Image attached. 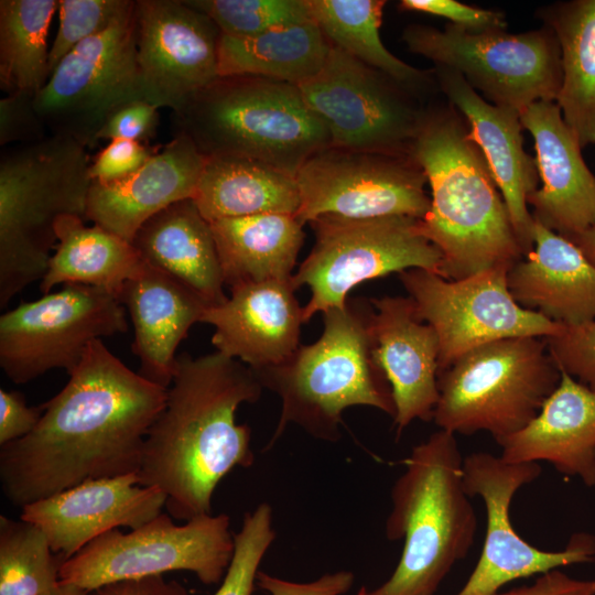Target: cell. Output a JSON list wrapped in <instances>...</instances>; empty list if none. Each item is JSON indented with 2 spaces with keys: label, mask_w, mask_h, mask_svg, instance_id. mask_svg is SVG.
<instances>
[{
  "label": "cell",
  "mask_w": 595,
  "mask_h": 595,
  "mask_svg": "<svg viewBox=\"0 0 595 595\" xmlns=\"http://www.w3.org/2000/svg\"><path fill=\"white\" fill-rule=\"evenodd\" d=\"M68 376L41 404L35 429L0 446L1 490L20 508L90 479L138 474L166 402L167 388L132 371L101 339Z\"/></svg>",
  "instance_id": "obj_1"
},
{
  "label": "cell",
  "mask_w": 595,
  "mask_h": 595,
  "mask_svg": "<svg viewBox=\"0 0 595 595\" xmlns=\"http://www.w3.org/2000/svg\"><path fill=\"white\" fill-rule=\"evenodd\" d=\"M263 387L240 360L221 353L176 357L166 402L145 439L140 485L161 489L173 519L212 513L219 482L253 464L251 430L238 424L240 404L255 403Z\"/></svg>",
  "instance_id": "obj_2"
},
{
  "label": "cell",
  "mask_w": 595,
  "mask_h": 595,
  "mask_svg": "<svg viewBox=\"0 0 595 595\" xmlns=\"http://www.w3.org/2000/svg\"><path fill=\"white\" fill-rule=\"evenodd\" d=\"M468 133L451 102L429 104L412 148L431 188L421 229L441 251L447 280L511 268L523 258L488 163Z\"/></svg>",
  "instance_id": "obj_3"
},
{
  "label": "cell",
  "mask_w": 595,
  "mask_h": 595,
  "mask_svg": "<svg viewBox=\"0 0 595 595\" xmlns=\"http://www.w3.org/2000/svg\"><path fill=\"white\" fill-rule=\"evenodd\" d=\"M372 313L370 300L348 299L322 313L316 342L300 345L278 365L251 369L263 389L281 399V415L266 451L292 423L315 439L338 441L349 407H372L394 416L391 387L372 355Z\"/></svg>",
  "instance_id": "obj_4"
},
{
  "label": "cell",
  "mask_w": 595,
  "mask_h": 595,
  "mask_svg": "<svg viewBox=\"0 0 595 595\" xmlns=\"http://www.w3.org/2000/svg\"><path fill=\"white\" fill-rule=\"evenodd\" d=\"M455 434L439 430L414 446L391 489L386 538L404 540L392 575L357 595H433L474 543L477 517L463 482Z\"/></svg>",
  "instance_id": "obj_5"
},
{
  "label": "cell",
  "mask_w": 595,
  "mask_h": 595,
  "mask_svg": "<svg viewBox=\"0 0 595 595\" xmlns=\"http://www.w3.org/2000/svg\"><path fill=\"white\" fill-rule=\"evenodd\" d=\"M87 148L45 139L6 149L0 159V307L42 280L67 215L85 218L91 180ZM86 219V218H85Z\"/></svg>",
  "instance_id": "obj_6"
},
{
  "label": "cell",
  "mask_w": 595,
  "mask_h": 595,
  "mask_svg": "<svg viewBox=\"0 0 595 595\" xmlns=\"http://www.w3.org/2000/svg\"><path fill=\"white\" fill-rule=\"evenodd\" d=\"M172 119L175 133L190 137L206 158H251L294 177L313 154L331 147L299 86L262 77H218Z\"/></svg>",
  "instance_id": "obj_7"
},
{
  "label": "cell",
  "mask_w": 595,
  "mask_h": 595,
  "mask_svg": "<svg viewBox=\"0 0 595 595\" xmlns=\"http://www.w3.org/2000/svg\"><path fill=\"white\" fill-rule=\"evenodd\" d=\"M561 371L544 337H511L470 349L437 374L433 421L453 434L520 431L556 389Z\"/></svg>",
  "instance_id": "obj_8"
},
{
  "label": "cell",
  "mask_w": 595,
  "mask_h": 595,
  "mask_svg": "<svg viewBox=\"0 0 595 595\" xmlns=\"http://www.w3.org/2000/svg\"><path fill=\"white\" fill-rule=\"evenodd\" d=\"M401 39L410 52L457 72L496 106L521 112L538 101H555L559 95L561 51L547 25L508 33L506 29L470 31L451 23L443 30L409 24Z\"/></svg>",
  "instance_id": "obj_9"
},
{
  "label": "cell",
  "mask_w": 595,
  "mask_h": 595,
  "mask_svg": "<svg viewBox=\"0 0 595 595\" xmlns=\"http://www.w3.org/2000/svg\"><path fill=\"white\" fill-rule=\"evenodd\" d=\"M315 241L292 277L307 285L304 322L346 304L361 282L392 272L423 269L442 275L443 256L424 236L420 219L409 216L347 218L322 215L310 223Z\"/></svg>",
  "instance_id": "obj_10"
},
{
  "label": "cell",
  "mask_w": 595,
  "mask_h": 595,
  "mask_svg": "<svg viewBox=\"0 0 595 595\" xmlns=\"http://www.w3.org/2000/svg\"><path fill=\"white\" fill-rule=\"evenodd\" d=\"M230 518L202 515L174 522L161 512L137 529L109 531L65 560L60 582L88 592L102 585L187 571L205 585L219 583L234 553Z\"/></svg>",
  "instance_id": "obj_11"
},
{
  "label": "cell",
  "mask_w": 595,
  "mask_h": 595,
  "mask_svg": "<svg viewBox=\"0 0 595 595\" xmlns=\"http://www.w3.org/2000/svg\"><path fill=\"white\" fill-rule=\"evenodd\" d=\"M331 147L412 154L429 104L332 44L322 69L299 85Z\"/></svg>",
  "instance_id": "obj_12"
},
{
  "label": "cell",
  "mask_w": 595,
  "mask_h": 595,
  "mask_svg": "<svg viewBox=\"0 0 595 595\" xmlns=\"http://www.w3.org/2000/svg\"><path fill=\"white\" fill-rule=\"evenodd\" d=\"M141 99L133 7L63 57L34 97V106L50 134L91 148L115 111Z\"/></svg>",
  "instance_id": "obj_13"
},
{
  "label": "cell",
  "mask_w": 595,
  "mask_h": 595,
  "mask_svg": "<svg viewBox=\"0 0 595 595\" xmlns=\"http://www.w3.org/2000/svg\"><path fill=\"white\" fill-rule=\"evenodd\" d=\"M127 328L125 307L115 294L65 284L0 316V367L14 383H26L52 369L71 374L91 342Z\"/></svg>",
  "instance_id": "obj_14"
},
{
  "label": "cell",
  "mask_w": 595,
  "mask_h": 595,
  "mask_svg": "<svg viewBox=\"0 0 595 595\" xmlns=\"http://www.w3.org/2000/svg\"><path fill=\"white\" fill-rule=\"evenodd\" d=\"M510 268L497 267L459 280L423 269H409L399 279L418 316L435 331L439 372L483 344L511 337H549L564 325L520 306L508 290Z\"/></svg>",
  "instance_id": "obj_15"
},
{
  "label": "cell",
  "mask_w": 595,
  "mask_h": 595,
  "mask_svg": "<svg viewBox=\"0 0 595 595\" xmlns=\"http://www.w3.org/2000/svg\"><path fill=\"white\" fill-rule=\"evenodd\" d=\"M295 180L301 201L295 216L303 225L322 215L422 220L431 206L425 173L413 154L328 147L313 154Z\"/></svg>",
  "instance_id": "obj_16"
},
{
  "label": "cell",
  "mask_w": 595,
  "mask_h": 595,
  "mask_svg": "<svg viewBox=\"0 0 595 595\" xmlns=\"http://www.w3.org/2000/svg\"><path fill=\"white\" fill-rule=\"evenodd\" d=\"M540 474L537 462L509 463L487 452L463 458L465 491L484 500L487 530L478 563L456 595H495L501 586L520 577L595 562L594 536L574 534L564 550L553 552L533 547L515 531L509 516L511 500L519 488Z\"/></svg>",
  "instance_id": "obj_17"
},
{
  "label": "cell",
  "mask_w": 595,
  "mask_h": 595,
  "mask_svg": "<svg viewBox=\"0 0 595 595\" xmlns=\"http://www.w3.org/2000/svg\"><path fill=\"white\" fill-rule=\"evenodd\" d=\"M134 21L144 100L176 112L219 77L221 32L185 0H137Z\"/></svg>",
  "instance_id": "obj_18"
},
{
  "label": "cell",
  "mask_w": 595,
  "mask_h": 595,
  "mask_svg": "<svg viewBox=\"0 0 595 595\" xmlns=\"http://www.w3.org/2000/svg\"><path fill=\"white\" fill-rule=\"evenodd\" d=\"M165 502L161 489L140 485L138 474H129L90 479L23 506L20 519L40 528L65 561L109 531L149 522Z\"/></svg>",
  "instance_id": "obj_19"
},
{
  "label": "cell",
  "mask_w": 595,
  "mask_h": 595,
  "mask_svg": "<svg viewBox=\"0 0 595 595\" xmlns=\"http://www.w3.org/2000/svg\"><path fill=\"white\" fill-rule=\"evenodd\" d=\"M439 90L466 119L507 206L523 257L533 249L534 219L527 199L538 188L536 159L523 149L520 112L490 104L455 71L433 67Z\"/></svg>",
  "instance_id": "obj_20"
},
{
  "label": "cell",
  "mask_w": 595,
  "mask_h": 595,
  "mask_svg": "<svg viewBox=\"0 0 595 595\" xmlns=\"http://www.w3.org/2000/svg\"><path fill=\"white\" fill-rule=\"evenodd\" d=\"M534 141L540 188L527 199L543 227L571 237L595 225V175L555 101H538L520 112Z\"/></svg>",
  "instance_id": "obj_21"
},
{
  "label": "cell",
  "mask_w": 595,
  "mask_h": 595,
  "mask_svg": "<svg viewBox=\"0 0 595 595\" xmlns=\"http://www.w3.org/2000/svg\"><path fill=\"white\" fill-rule=\"evenodd\" d=\"M227 300L204 312L201 323L214 327L216 351L239 359L252 370L278 365L300 346L303 306L290 280L236 285Z\"/></svg>",
  "instance_id": "obj_22"
},
{
  "label": "cell",
  "mask_w": 595,
  "mask_h": 595,
  "mask_svg": "<svg viewBox=\"0 0 595 595\" xmlns=\"http://www.w3.org/2000/svg\"><path fill=\"white\" fill-rule=\"evenodd\" d=\"M370 302L372 355L392 390L399 436L414 420H433L439 400V339L418 316L411 298L385 295Z\"/></svg>",
  "instance_id": "obj_23"
},
{
  "label": "cell",
  "mask_w": 595,
  "mask_h": 595,
  "mask_svg": "<svg viewBox=\"0 0 595 595\" xmlns=\"http://www.w3.org/2000/svg\"><path fill=\"white\" fill-rule=\"evenodd\" d=\"M206 156L190 137L175 133L133 174L91 182L86 220L132 244L140 227L170 205L194 198Z\"/></svg>",
  "instance_id": "obj_24"
},
{
  "label": "cell",
  "mask_w": 595,
  "mask_h": 595,
  "mask_svg": "<svg viewBox=\"0 0 595 595\" xmlns=\"http://www.w3.org/2000/svg\"><path fill=\"white\" fill-rule=\"evenodd\" d=\"M133 325L132 351L140 360L139 374L169 388L175 351L190 328L202 322L208 305L183 283L143 261L119 295Z\"/></svg>",
  "instance_id": "obj_25"
},
{
  "label": "cell",
  "mask_w": 595,
  "mask_h": 595,
  "mask_svg": "<svg viewBox=\"0 0 595 595\" xmlns=\"http://www.w3.org/2000/svg\"><path fill=\"white\" fill-rule=\"evenodd\" d=\"M497 443L506 462L544 461L595 486V391L561 371L559 386L537 416Z\"/></svg>",
  "instance_id": "obj_26"
},
{
  "label": "cell",
  "mask_w": 595,
  "mask_h": 595,
  "mask_svg": "<svg viewBox=\"0 0 595 595\" xmlns=\"http://www.w3.org/2000/svg\"><path fill=\"white\" fill-rule=\"evenodd\" d=\"M522 307L571 326L595 317V266L567 238L534 220L533 249L507 274Z\"/></svg>",
  "instance_id": "obj_27"
},
{
  "label": "cell",
  "mask_w": 595,
  "mask_h": 595,
  "mask_svg": "<svg viewBox=\"0 0 595 595\" xmlns=\"http://www.w3.org/2000/svg\"><path fill=\"white\" fill-rule=\"evenodd\" d=\"M132 245L143 261L183 283L208 307L227 300L210 223L193 198L174 203L147 220Z\"/></svg>",
  "instance_id": "obj_28"
},
{
  "label": "cell",
  "mask_w": 595,
  "mask_h": 595,
  "mask_svg": "<svg viewBox=\"0 0 595 595\" xmlns=\"http://www.w3.org/2000/svg\"><path fill=\"white\" fill-rule=\"evenodd\" d=\"M303 226L295 215L275 213L210 221L225 285L290 280Z\"/></svg>",
  "instance_id": "obj_29"
},
{
  "label": "cell",
  "mask_w": 595,
  "mask_h": 595,
  "mask_svg": "<svg viewBox=\"0 0 595 595\" xmlns=\"http://www.w3.org/2000/svg\"><path fill=\"white\" fill-rule=\"evenodd\" d=\"M193 199L209 223L259 214L296 215L301 203L294 176L235 155L206 158Z\"/></svg>",
  "instance_id": "obj_30"
},
{
  "label": "cell",
  "mask_w": 595,
  "mask_h": 595,
  "mask_svg": "<svg viewBox=\"0 0 595 595\" xmlns=\"http://www.w3.org/2000/svg\"><path fill=\"white\" fill-rule=\"evenodd\" d=\"M538 15L555 34L562 82L555 102L582 148L595 143V0L556 2Z\"/></svg>",
  "instance_id": "obj_31"
},
{
  "label": "cell",
  "mask_w": 595,
  "mask_h": 595,
  "mask_svg": "<svg viewBox=\"0 0 595 595\" xmlns=\"http://www.w3.org/2000/svg\"><path fill=\"white\" fill-rule=\"evenodd\" d=\"M76 215L56 224L57 246L51 256L40 291L47 294L57 284H84L104 289L118 299L125 283L143 260L134 246L97 226H86Z\"/></svg>",
  "instance_id": "obj_32"
},
{
  "label": "cell",
  "mask_w": 595,
  "mask_h": 595,
  "mask_svg": "<svg viewBox=\"0 0 595 595\" xmlns=\"http://www.w3.org/2000/svg\"><path fill=\"white\" fill-rule=\"evenodd\" d=\"M331 46L315 20L249 37L220 34L218 74L256 76L299 86L322 69Z\"/></svg>",
  "instance_id": "obj_33"
},
{
  "label": "cell",
  "mask_w": 595,
  "mask_h": 595,
  "mask_svg": "<svg viewBox=\"0 0 595 595\" xmlns=\"http://www.w3.org/2000/svg\"><path fill=\"white\" fill-rule=\"evenodd\" d=\"M315 22L331 44L390 76L425 100L439 90L434 71L415 68L391 54L379 29L383 0H310ZM440 91V90H439Z\"/></svg>",
  "instance_id": "obj_34"
},
{
  "label": "cell",
  "mask_w": 595,
  "mask_h": 595,
  "mask_svg": "<svg viewBox=\"0 0 595 595\" xmlns=\"http://www.w3.org/2000/svg\"><path fill=\"white\" fill-rule=\"evenodd\" d=\"M58 0L0 1V87L35 97L50 78L47 34Z\"/></svg>",
  "instance_id": "obj_35"
},
{
  "label": "cell",
  "mask_w": 595,
  "mask_h": 595,
  "mask_svg": "<svg viewBox=\"0 0 595 595\" xmlns=\"http://www.w3.org/2000/svg\"><path fill=\"white\" fill-rule=\"evenodd\" d=\"M64 559L35 524L0 516V595H42L60 583Z\"/></svg>",
  "instance_id": "obj_36"
},
{
  "label": "cell",
  "mask_w": 595,
  "mask_h": 595,
  "mask_svg": "<svg viewBox=\"0 0 595 595\" xmlns=\"http://www.w3.org/2000/svg\"><path fill=\"white\" fill-rule=\"evenodd\" d=\"M206 14L221 34L249 37L314 20L310 0H185Z\"/></svg>",
  "instance_id": "obj_37"
},
{
  "label": "cell",
  "mask_w": 595,
  "mask_h": 595,
  "mask_svg": "<svg viewBox=\"0 0 595 595\" xmlns=\"http://www.w3.org/2000/svg\"><path fill=\"white\" fill-rule=\"evenodd\" d=\"M272 519L268 502L246 512L234 536L232 558L214 595H252L260 563L275 539Z\"/></svg>",
  "instance_id": "obj_38"
},
{
  "label": "cell",
  "mask_w": 595,
  "mask_h": 595,
  "mask_svg": "<svg viewBox=\"0 0 595 595\" xmlns=\"http://www.w3.org/2000/svg\"><path fill=\"white\" fill-rule=\"evenodd\" d=\"M134 3L133 0H58L60 26L50 48V76L76 45L109 29Z\"/></svg>",
  "instance_id": "obj_39"
},
{
  "label": "cell",
  "mask_w": 595,
  "mask_h": 595,
  "mask_svg": "<svg viewBox=\"0 0 595 595\" xmlns=\"http://www.w3.org/2000/svg\"><path fill=\"white\" fill-rule=\"evenodd\" d=\"M544 339L560 371L595 391V317Z\"/></svg>",
  "instance_id": "obj_40"
},
{
  "label": "cell",
  "mask_w": 595,
  "mask_h": 595,
  "mask_svg": "<svg viewBox=\"0 0 595 595\" xmlns=\"http://www.w3.org/2000/svg\"><path fill=\"white\" fill-rule=\"evenodd\" d=\"M50 136L34 106V97L25 94L6 95L0 100V145L26 144Z\"/></svg>",
  "instance_id": "obj_41"
},
{
  "label": "cell",
  "mask_w": 595,
  "mask_h": 595,
  "mask_svg": "<svg viewBox=\"0 0 595 595\" xmlns=\"http://www.w3.org/2000/svg\"><path fill=\"white\" fill-rule=\"evenodd\" d=\"M399 7L407 11L445 18L451 24L470 31L507 28L502 12L472 7L455 0H401Z\"/></svg>",
  "instance_id": "obj_42"
},
{
  "label": "cell",
  "mask_w": 595,
  "mask_h": 595,
  "mask_svg": "<svg viewBox=\"0 0 595 595\" xmlns=\"http://www.w3.org/2000/svg\"><path fill=\"white\" fill-rule=\"evenodd\" d=\"M153 152L142 142L116 139L104 148L89 165L94 183H112L138 171Z\"/></svg>",
  "instance_id": "obj_43"
},
{
  "label": "cell",
  "mask_w": 595,
  "mask_h": 595,
  "mask_svg": "<svg viewBox=\"0 0 595 595\" xmlns=\"http://www.w3.org/2000/svg\"><path fill=\"white\" fill-rule=\"evenodd\" d=\"M159 109L144 99L119 108L99 130L97 141L125 139L143 142L154 138L159 126Z\"/></svg>",
  "instance_id": "obj_44"
},
{
  "label": "cell",
  "mask_w": 595,
  "mask_h": 595,
  "mask_svg": "<svg viewBox=\"0 0 595 595\" xmlns=\"http://www.w3.org/2000/svg\"><path fill=\"white\" fill-rule=\"evenodd\" d=\"M350 571L326 573L315 581L299 583L259 571L257 585L270 595H343L354 584Z\"/></svg>",
  "instance_id": "obj_45"
},
{
  "label": "cell",
  "mask_w": 595,
  "mask_h": 595,
  "mask_svg": "<svg viewBox=\"0 0 595 595\" xmlns=\"http://www.w3.org/2000/svg\"><path fill=\"white\" fill-rule=\"evenodd\" d=\"M41 405L29 407L19 391L0 389V446L22 439L37 425Z\"/></svg>",
  "instance_id": "obj_46"
},
{
  "label": "cell",
  "mask_w": 595,
  "mask_h": 595,
  "mask_svg": "<svg viewBox=\"0 0 595 595\" xmlns=\"http://www.w3.org/2000/svg\"><path fill=\"white\" fill-rule=\"evenodd\" d=\"M495 595H595V580L571 578L553 569L543 573L532 585Z\"/></svg>",
  "instance_id": "obj_47"
},
{
  "label": "cell",
  "mask_w": 595,
  "mask_h": 595,
  "mask_svg": "<svg viewBox=\"0 0 595 595\" xmlns=\"http://www.w3.org/2000/svg\"><path fill=\"white\" fill-rule=\"evenodd\" d=\"M89 595H191V593L176 580L156 575L109 583L93 589Z\"/></svg>",
  "instance_id": "obj_48"
},
{
  "label": "cell",
  "mask_w": 595,
  "mask_h": 595,
  "mask_svg": "<svg viewBox=\"0 0 595 595\" xmlns=\"http://www.w3.org/2000/svg\"><path fill=\"white\" fill-rule=\"evenodd\" d=\"M565 238L574 242L595 266V225L583 232Z\"/></svg>",
  "instance_id": "obj_49"
},
{
  "label": "cell",
  "mask_w": 595,
  "mask_h": 595,
  "mask_svg": "<svg viewBox=\"0 0 595 595\" xmlns=\"http://www.w3.org/2000/svg\"><path fill=\"white\" fill-rule=\"evenodd\" d=\"M42 595H89V592L77 585L60 582Z\"/></svg>",
  "instance_id": "obj_50"
}]
</instances>
